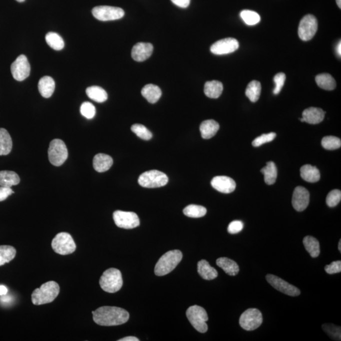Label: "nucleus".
I'll use <instances>...</instances> for the list:
<instances>
[{
  "mask_svg": "<svg viewBox=\"0 0 341 341\" xmlns=\"http://www.w3.org/2000/svg\"><path fill=\"white\" fill-rule=\"evenodd\" d=\"M325 271L329 274L340 273L341 272V261L333 262L325 267Z\"/></svg>",
  "mask_w": 341,
  "mask_h": 341,
  "instance_id": "nucleus-46",
  "label": "nucleus"
},
{
  "mask_svg": "<svg viewBox=\"0 0 341 341\" xmlns=\"http://www.w3.org/2000/svg\"><path fill=\"white\" fill-rule=\"evenodd\" d=\"M16 1H17L18 2H23L25 1V0H16Z\"/></svg>",
  "mask_w": 341,
  "mask_h": 341,
  "instance_id": "nucleus-55",
  "label": "nucleus"
},
{
  "mask_svg": "<svg viewBox=\"0 0 341 341\" xmlns=\"http://www.w3.org/2000/svg\"><path fill=\"white\" fill-rule=\"evenodd\" d=\"M171 1L181 8H187L190 3V0H171Z\"/></svg>",
  "mask_w": 341,
  "mask_h": 341,
  "instance_id": "nucleus-49",
  "label": "nucleus"
},
{
  "mask_svg": "<svg viewBox=\"0 0 341 341\" xmlns=\"http://www.w3.org/2000/svg\"><path fill=\"white\" fill-rule=\"evenodd\" d=\"M300 174L305 181L310 183H316L319 182L321 178V174L317 167L312 166L311 164H306L303 166L300 169Z\"/></svg>",
  "mask_w": 341,
  "mask_h": 341,
  "instance_id": "nucleus-24",
  "label": "nucleus"
},
{
  "mask_svg": "<svg viewBox=\"0 0 341 341\" xmlns=\"http://www.w3.org/2000/svg\"><path fill=\"white\" fill-rule=\"evenodd\" d=\"M153 46L151 43L138 42L133 47L132 51V58L136 61H144L152 55Z\"/></svg>",
  "mask_w": 341,
  "mask_h": 341,
  "instance_id": "nucleus-18",
  "label": "nucleus"
},
{
  "mask_svg": "<svg viewBox=\"0 0 341 341\" xmlns=\"http://www.w3.org/2000/svg\"><path fill=\"white\" fill-rule=\"evenodd\" d=\"M139 340H138V338H135V337H133V336H129V337H126L124 338L123 339H121V340H118V341H138Z\"/></svg>",
  "mask_w": 341,
  "mask_h": 341,
  "instance_id": "nucleus-50",
  "label": "nucleus"
},
{
  "mask_svg": "<svg viewBox=\"0 0 341 341\" xmlns=\"http://www.w3.org/2000/svg\"><path fill=\"white\" fill-rule=\"evenodd\" d=\"M20 178L14 171H0V186L11 188L20 183Z\"/></svg>",
  "mask_w": 341,
  "mask_h": 341,
  "instance_id": "nucleus-28",
  "label": "nucleus"
},
{
  "mask_svg": "<svg viewBox=\"0 0 341 341\" xmlns=\"http://www.w3.org/2000/svg\"><path fill=\"white\" fill-rule=\"evenodd\" d=\"M223 85L218 80L207 82L204 86V93L209 98L217 99L223 92Z\"/></svg>",
  "mask_w": 341,
  "mask_h": 341,
  "instance_id": "nucleus-27",
  "label": "nucleus"
},
{
  "mask_svg": "<svg viewBox=\"0 0 341 341\" xmlns=\"http://www.w3.org/2000/svg\"><path fill=\"white\" fill-rule=\"evenodd\" d=\"M186 314H187L188 321L198 332L201 333L207 332L208 330V326L206 323L208 321L209 317L204 308L198 306V305H194L188 308Z\"/></svg>",
  "mask_w": 341,
  "mask_h": 341,
  "instance_id": "nucleus-5",
  "label": "nucleus"
},
{
  "mask_svg": "<svg viewBox=\"0 0 341 341\" xmlns=\"http://www.w3.org/2000/svg\"><path fill=\"white\" fill-rule=\"evenodd\" d=\"M240 15L245 23L249 25H256L261 21V16L254 11L245 9L241 12Z\"/></svg>",
  "mask_w": 341,
  "mask_h": 341,
  "instance_id": "nucleus-38",
  "label": "nucleus"
},
{
  "mask_svg": "<svg viewBox=\"0 0 341 341\" xmlns=\"http://www.w3.org/2000/svg\"><path fill=\"white\" fill-rule=\"evenodd\" d=\"M55 89V82L53 78L49 76L42 77L38 83V89L40 95L44 98H49Z\"/></svg>",
  "mask_w": 341,
  "mask_h": 341,
  "instance_id": "nucleus-21",
  "label": "nucleus"
},
{
  "mask_svg": "<svg viewBox=\"0 0 341 341\" xmlns=\"http://www.w3.org/2000/svg\"><path fill=\"white\" fill-rule=\"evenodd\" d=\"M266 280L273 288L284 294L290 296V297H298L300 295V291L298 288L290 285V283L278 276L273 275V274H268L266 276Z\"/></svg>",
  "mask_w": 341,
  "mask_h": 341,
  "instance_id": "nucleus-14",
  "label": "nucleus"
},
{
  "mask_svg": "<svg viewBox=\"0 0 341 341\" xmlns=\"http://www.w3.org/2000/svg\"><path fill=\"white\" fill-rule=\"evenodd\" d=\"M206 213L207 209L204 207L198 206V205H189L183 209V214L189 218H202L206 215Z\"/></svg>",
  "mask_w": 341,
  "mask_h": 341,
  "instance_id": "nucleus-37",
  "label": "nucleus"
},
{
  "mask_svg": "<svg viewBox=\"0 0 341 341\" xmlns=\"http://www.w3.org/2000/svg\"><path fill=\"white\" fill-rule=\"evenodd\" d=\"M318 29V21L316 16L307 15L300 21L298 27V35L300 39L305 41L311 40Z\"/></svg>",
  "mask_w": 341,
  "mask_h": 341,
  "instance_id": "nucleus-10",
  "label": "nucleus"
},
{
  "mask_svg": "<svg viewBox=\"0 0 341 341\" xmlns=\"http://www.w3.org/2000/svg\"><path fill=\"white\" fill-rule=\"evenodd\" d=\"M183 258L182 252L171 250L164 254L155 266L154 273L157 276H163L170 273L178 266Z\"/></svg>",
  "mask_w": 341,
  "mask_h": 341,
  "instance_id": "nucleus-3",
  "label": "nucleus"
},
{
  "mask_svg": "<svg viewBox=\"0 0 341 341\" xmlns=\"http://www.w3.org/2000/svg\"><path fill=\"white\" fill-rule=\"evenodd\" d=\"M168 176L161 171L151 170L142 173L138 182L142 187L154 188L164 187L168 183Z\"/></svg>",
  "mask_w": 341,
  "mask_h": 341,
  "instance_id": "nucleus-6",
  "label": "nucleus"
},
{
  "mask_svg": "<svg viewBox=\"0 0 341 341\" xmlns=\"http://www.w3.org/2000/svg\"><path fill=\"white\" fill-rule=\"evenodd\" d=\"M197 271L199 275L206 280H214L218 276V271L210 266L206 260H202L198 262Z\"/></svg>",
  "mask_w": 341,
  "mask_h": 341,
  "instance_id": "nucleus-22",
  "label": "nucleus"
},
{
  "mask_svg": "<svg viewBox=\"0 0 341 341\" xmlns=\"http://www.w3.org/2000/svg\"><path fill=\"white\" fill-rule=\"evenodd\" d=\"M52 250L56 254L66 255L72 254L76 250V245L73 238L68 233H59L52 241Z\"/></svg>",
  "mask_w": 341,
  "mask_h": 341,
  "instance_id": "nucleus-8",
  "label": "nucleus"
},
{
  "mask_svg": "<svg viewBox=\"0 0 341 341\" xmlns=\"http://www.w3.org/2000/svg\"><path fill=\"white\" fill-rule=\"evenodd\" d=\"M87 96L90 99L97 102H104L108 99V94L106 90L99 86H91L86 89Z\"/></svg>",
  "mask_w": 341,
  "mask_h": 341,
  "instance_id": "nucleus-32",
  "label": "nucleus"
},
{
  "mask_svg": "<svg viewBox=\"0 0 341 341\" xmlns=\"http://www.w3.org/2000/svg\"><path fill=\"white\" fill-rule=\"evenodd\" d=\"M131 130L141 139L149 140L151 139L152 137L151 131L148 130L144 125H141V124H134L131 127Z\"/></svg>",
  "mask_w": 341,
  "mask_h": 341,
  "instance_id": "nucleus-40",
  "label": "nucleus"
},
{
  "mask_svg": "<svg viewBox=\"0 0 341 341\" xmlns=\"http://www.w3.org/2000/svg\"><path fill=\"white\" fill-rule=\"evenodd\" d=\"M11 72L16 80L23 81L26 79L30 73V66L27 57L23 54L17 57L11 64Z\"/></svg>",
  "mask_w": 341,
  "mask_h": 341,
  "instance_id": "nucleus-13",
  "label": "nucleus"
},
{
  "mask_svg": "<svg viewBox=\"0 0 341 341\" xmlns=\"http://www.w3.org/2000/svg\"><path fill=\"white\" fill-rule=\"evenodd\" d=\"M46 41L52 49L59 51L63 49L65 42L63 38L55 32H48L46 35Z\"/></svg>",
  "mask_w": 341,
  "mask_h": 341,
  "instance_id": "nucleus-36",
  "label": "nucleus"
},
{
  "mask_svg": "<svg viewBox=\"0 0 341 341\" xmlns=\"http://www.w3.org/2000/svg\"><path fill=\"white\" fill-rule=\"evenodd\" d=\"M239 47V42L235 38H225L212 45L211 51L214 54L223 55L235 52Z\"/></svg>",
  "mask_w": 341,
  "mask_h": 341,
  "instance_id": "nucleus-15",
  "label": "nucleus"
},
{
  "mask_svg": "<svg viewBox=\"0 0 341 341\" xmlns=\"http://www.w3.org/2000/svg\"><path fill=\"white\" fill-rule=\"evenodd\" d=\"M341 41L339 42V44L338 45V47H337V51H338V54H340V56H341Z\"/></svg>",
  "mask_w": 341,
  "mask_h": 341,
  "instance_id": "nucleus-52",
  "label": "nucleus"
},
{
  "mask_svg": "<svg viewBox=\"0 0 341 341\" xmlns=\"http://www.w3.org/2000/svg\"><path fill=\"white\" fill-rule=\"evenodd\" d=\"M59 286L54 281H49L43 284L39 288H37L32 294V304L41 305L50 304L58 297Z\"/></svg>",
  "mask_w": 341,
  "mask_h": 341,
  "instance_id": "nucleus-2",
  "label": "nucleus"
},
{
  "mask_svg": "<svg viewBox=\"0 0 341 341\" xmlns=\"http://www.w3.org/2000/svg\"><path fill=\"white\" fill-rule=\"evenodd\" d=\"M216 264L228 275L235 276L239 273V266L237 262L233 260L226 258V257H221L217 260Z\"/></svg>",
  "mask_w": 341,
  "mask_h": 341,
  "instance_id": "nucleus-25",
  "label": "nucleus"
},
{
  "mask_svg": "<svg viewBox=\"0 0 341 341\" xmlns=\"http://www.w3.org/2000/svg\"><path fill=\"white\" fill-rule=\"evenodd\" d=\"M212 187L223 194H230L236 188V183L232 178L225 176H218L212 179Z\"/></svg>",
  "mask_w": 341,
  "mask_h": 341,
  "instance_id": "nucleus-17",
  "label": "nucleus"
},
{
  "mask_svg": "<svg viewBox=\"0 0 341 341\" xmlns=\"http://www.w3.org/2000/svg\"><path fill=\"white\" fill-rule=\"evenodd\" d=\"M326 112L318 108H309L303 112L302 116L305 122L312 125H316L321 123L325 117Z\"/></svg>",
  "mask_w": 341,
  "mask_h": 341,
  "instance_id": "nucleus-19",
  "label": "nucleus"
},
{
  "mask_svg": "<svg viewBox=\"0 0 341 341\" xmlns=\"http://www.w3.org/2000/svg\"><path fill=\"white\" fill-rule=\"evenodd\" d=\"M336 3L338 4L339 8H341V0H336Z\"/></svg>",
  "mask_w": 341,
  "mask_h": 341,
  "instance_id": "nucleus-53",
  "label": "nucleus"
},
{
  "mask_svg": "<svg viewBox=\"0 0 341 341\" xmlns=\"http://www.w3.org/2000/svg\"><path fill=\"white\" fill-rule=\"evenodd\" d=\"M219 129V125L214 120L203 121L200 126L202 137L204 139H210L215 135Z\"/></svg>",
  "mask_w": 341,
  "mask_h": 341,
  "instance_id": "nucleus-23",
  "label": "nucleus"
},
{
  "mask_svg": "<svg viewBox=\"0 0 341 341\" xmlns=\"http://www.w3.org/2000/svg\"><path fill=\"white\" fill-rule=\"evenodd\" d=\"M15 248L8 245L0 246V266L8 263L15 258L16 255Z\"/></svg>",
  "mask_w": 341,
  "mask_h": 341,
  "instance_id": "nucleus-35",
  "label": "nucleus"
},
{
  "mask_svg": "<svg viewBox=\"0 0 341 341\" xmlns=\"http://www.w3.org/2000/svg\"><path fill=\"white\" fill-rule=\"evenodd\" d=\"M318 86L326 90H333L336 87V82L333 76L329 73H321L316 77Z\"/></svg>",
  "mask_w": 341,
  "mask_h": 341,
  "instance_id": "nucleus-31",
  "label": "nucleus"
},
{
  "mask_svg": "<svg viewBox=\"0 0 341 341\" xmlns=\"http://www.w3.org/2000/svg\"><path fill=\"white\" fill-rule=\"evenodd\" d=\"M338 249H339V250H340V252H341V240H340V242H339Z\"/></svg>",
  "mask_w": 341,
  "mask_h": 341,
  "instance_id": "nucleus-54",
  "label": "nucleus"
},
{
  "mask_svg": "<svg viewBox=\"0 0 341 341\" xmlns=\"http://www.w3.org/2000/svg\"><path fill=\"white\" fill-rule=\"evenodd\" d=\"M50 163L55 166H60L68 158V152L65 142L60 139H54L50 142L48 149Z\"/></svg>",
  "mask_w": 341,
  "mask_h": 341,
  "instance_id": "nucleus-7",
  "label": "nucleus"
},
{
  "mask_svg": "<svg viewBox=\"0 0 341 341\" xmlns=\"http://www.w3.org/2000/svg\"><path fill=\"white\" fill-rule=\"evenodd\" d=\"M13 193V191L11 188L0 187V202L4 201Z\"/></svg>",
  "mask_w": 341,
  "mask_h": 341,
  "instance_id": "nucleus-48",
  "label": "nucleus"
},
{
  "mask_svg": "<svg viewBox=\"0 0 341 341\" xmlns=\"http://www.w3.org/2000/svg\"><path fill=\"white\" fill-rule=\"evenodd\" d=\"M8 293V289L3 285H0V296L6 295Z\"/></svg>",
  "mask_w": 341,
  "mask_h": 341,
  "instance_id": "nucleus-51",
  "label": "nucleus"
},
{
  "mask_svg": "<svg viewBox=\"0 0 341 341\" xmlns=\"http://www.w3.org/2000/svg\"><path fill=\"white\" fill-rule=\"evenodd\" d=\"M276 137V133L271 132L266 133V134H262L260 137L255 138L254 141L252 142L253 146L260 147L262 145L266 144V143L270 142Z\"/></svg>",
  "mask_w": 341,
  "mask_h": 341,
  "instance_id": "nucleus-44",
  "label": "nucleus"
},
{
  "mask_svg": "<svg viewBox=\"0 0 341 341\" xmlns=\"http://www.w3.org/2000/svg\"><path fill=\"white\" fill-rule=\"evenodd\" d=\"M261 172L264 175V180L266 184L271 185L275 183L278 177V169L274 162H268L266 166L261 169Z\"/></svg>",
  "mask_w": 341,
  "mask_h": 341,
  "instance_id": "nucleus-30",
  "label": "nucleus"
},
{
  "mask_svg": "<svg viewBox=\"0 0 341 341\" xmlns=\"http://www.w3.org/2000/svg\"><path fill=\"white\" fill-rule=\"evenodd\" d=\"M263 317L261 311L257 309H250L243 312L240 318V325L248 331H254L261 326Z\"/></svg>",
  "mask_w": 341,
  "mask_h": 341,
  "instance_id": "nucleus-9",
  "label": "nucleus"
},
{
  "mask_svg": "<svg viewBox=\"0 0 341 341\" xmlns=\"http://www.w3.org/2000/svg\"><path fill=\"white\" fill-rule=\"evenodd\" d=\"M286 80V75L284 73H279L276 74L274 77V82L275 83L276 87L274 89V94L275 95L280 94L281 90H282Z\"/></svg>",
  "mask_w": 341,
  "mask_h": 341,
  "instance_id": "nucleus-45",
  "label": "nucleus"
},
{
  "mask_svg": "<svg viewBox=\"0 0 341 341\" xmlns=\"http://www.w3.org/2000/svg\"><path fill=\"white\" fill-rule=\"evenodd\" d=\"M261 83L259 81L253 80L248 85L245 94H246L247 97L250 100V101L255 102L259 99L260 95L261 94Z\"/></svg>",
  "mask_w": 341,
  "mask_h": 341,
  "instance_id": "nucleus-34",
  "label": "nucleus"
},
{
  "mask_svg": "<svg viewBox=\"0 0 341 341\" xmlns=\"http://www.w3.org/2000/svg\"><path fill=\"white\" fill-rule=\"evenodd\" d=\"M341 200V192L340 190H333L327 196L326 203L330 207L337 206Z\"/></svg>",
  "mask_w": 341,
  "mask_h": 341,
  "instance_id": "nucleus-42",
  "label": "nucleus"
},
{
  "mask_svg": "<svg viewBox=\"0 0 341 341\" xmlns=\"http://www.w3.org/2000/svg\"><path fill=\"white\" fill-rule=\"evenodd\" d=\"M123 283L120 271L115 268H110L104 271L99 280L102 289L109 293L118 292L122 288Z\"/></svg>",
  "mask_w": 341,
  "mask_h": 341,
  "instance_id": "nucleus-4",
  "label": "nucleus"
},
{
  "mask_svg": "<svg viewBox=\"0 0 341 341\" xmlns=\"http://www.w3.org/2000/svg\"><path fill=\"white\" fill-rule=\"evenodd\" d=\"M12 149V140L4 128H0V156H6Z\"/></svg>",
  "mask_w": 341,
  "mask_h": 341,
  "instance_id": "nucleus-29",
  "label": "nucleus"
},
{
  "mask_svg": "<svg viewBox=\"0 0 341 341\" xmlns=\"http://www.w3.org/2000/svg\"><path fill=\"white\" fill-rule=\"evenodd\" d=\"M92 12L95 18L101 21L118 20L125 15L123 9L109 6H95L92 9Z\"/></svg>",
  "mask_w": 341,
  "mask_h": 341,
  "instance_id": "nucleus-11",
  "label": "nucleus"
},
{
  "mask_svg": "<svg viewBox=\"0 0 341 341\" xmlns=\"http://www.w3.org/2000/svg\"><path fill=\"white\" fill-rule=\"evenodd\" d=\"M310 202V194L306 188L303 187H297L293 192L292 198L293 207L296 211L302 212L305 211L309 206Z\"/></svg>",
  "mask_w": 341,
  "mask_h": 341,
  "instance_id": "nucleus-16",
  "label": "nucleus"
},
{
  "mask_svg": "<svg viewBox=\"0 0 341 341\" xmlns=\"http://www.w3.org/2000/svg\"><path fill=\"white\" fill-rule=\"evenodd\" d=\"M243 228V223L240 221H234L229 225L228 231L230 234H237L242 231Z\"/></svg>",
  "mask_w": 341,
  "mask_h": 341,
  "instance_id": "nucleus-47",
  "label": "nucleus"
},
{
  "mask_svg": "<svg viewBox=\"0 0 341 341\" xmlns=\"http://www.w3.org/2000/svg\"><path fill=\"white\" fill-rule=\"evenodd\" d=\"M322 145L327 150H336L341 146V140L338 137L334 136H328L323 138Z\"/></svg>",
  "mask_w": 341,
  "mask_h": 341,
  "instance_id": "nucleus-41",
  "label": "nucleus"
},
{
  "mask_svg": "<svg viewBox=\"0 0 341 341\" xmlns=\"http://www.w3.org/2000/svg\"><path fill=\"white\" fill-rule=\"evenodd\" d=\"M142 95L151 104L156 103L161 98L162 91L158 86L154 84H147L143 88Z\"/></svg>",
  "mask_w": 341,
  "mask_h": 341,
  "instance_id": "nucleus-26",
  "label": "nucleus"
},
{
  "mask_svg": "<svg viewBox=\"0 0 341 341\" xmlns=\"http://www.w3.org/2000/svg\"><path fill=\"white\" fill-rule=\"evenodd\" d=\"M80 113L87 119H92L95 116V108L94 105L89 102H85L81 105Z\"/></svg>",
  "mask_w": 341,
  "mask_h": 341,
  "instance_id": "nucleus-43",
  "label": "nucleus"
},
{
  "mask_svg": "<svg viewBox=\"0 0 341 341\" xmlns=\"http://www.w3.org/2000/svg\"><path fill=\"white\" fill-rule=\"evenodd\" d=\"M95 324L101 326L122 325L129 319V313L121 308L102 307L92 312Z\"/></svg>",
  "mask_w": 341,
  "mask_h": 341,
  "instance_id": "nucleus-1",
  "label": "nucleus"
},
{
  "mask_svg": "<svg viewBox=\"0 0 341 341\" xmlns=\"http://www.w3.org/2000/svg\"><path fill=\"white\" fill-rule=\"evenodd\" d=\"M323 329L324 332L332 340L341 341V329L340 327L336 326L332 324H325L323 326Z\"/></svg>",
  "mask_w": 341,
  "mask_h": 341,
  "instance_id": "nucleus-39",
  "label": "nucleus"
},
{
  "mask_svg": "<svg viewBox=\"0 0 341 341\" xmlns=\"http://www.w3.org/2000/svg\"><path fill=\"white\" fill-rule=\"evenodd\" d=\"M113 160L111 156L104 154L95 155L93 159V166L95 171L99 173L106 172L111 168Z\"/></svg>",
  "mask_w": 341,
  "mask_h": 341,
  "instance_id": "nucleus-20",
  "label": "nucleus"
},
{
  "mask_svg": "<svg viewBox=\"0 0 341 341\" xmlns=\"http://www.w3.org/2000/svg\"><path fill=\"white\" fill-rule=\"evenodd\" d=\"M113 219L118 227L126 230L137 228L140 225L137 214L133 212L116 211L113 213Z\"/></svg>",
  "mask_w": 341,
  "mask_h": 341,
  "instance_id": "nucleus-12",
  "label": "nucleus"
},
{
  "mask_svg": "<svg viewBox=\"0 0 341 341\" xmlns=\"http://www.w3.org/2000/svg\"><path fill=\"white\" fill-rule=\"evenodd\" d=\"M305 249L309 253L312 257L316 258L319 257L320 255V244L319 241L316 238L311 237V236H307L305 237L303 240Z\"/></svg>",
  "mask_w": 341,
  "mask_h": 341,
  "instance_id": "nucleus-33",
  "label": "nucleus"
}]
</instances>
